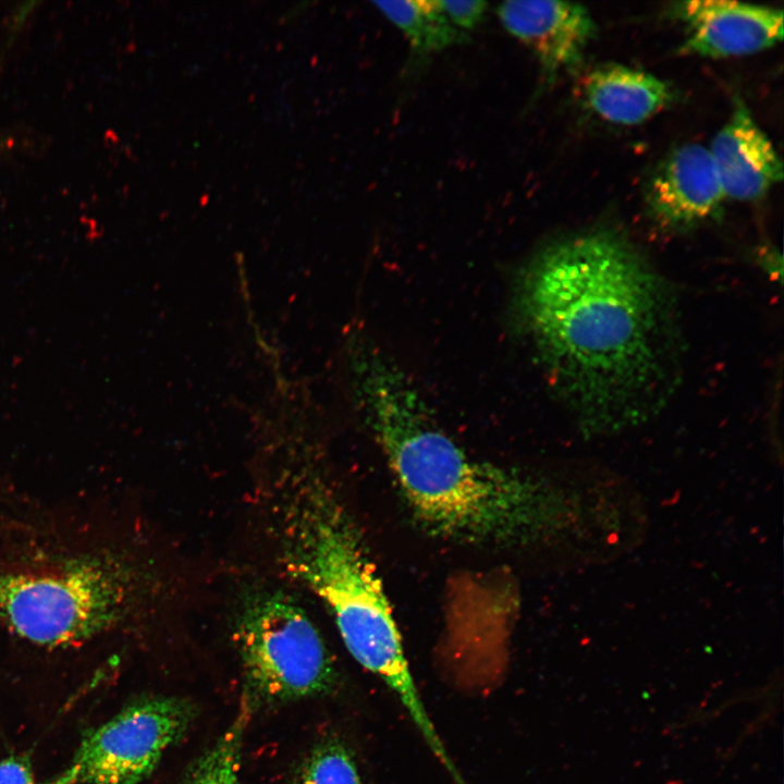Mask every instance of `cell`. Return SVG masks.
Masks as SVG:
<instances>
[{
  "label": "cell",
  "mask_w": 784,
  "mask_h": 784,
  "mask_svg": "<svg viewBox=\"0 0 784 784\" xmlns=\"http://www.w3.org/2000/svg\"><path fill=\"white\" fill-rule=\"evenodd\" d=\"M342 366L352 409L427 531L468 543L558 547L584 566L616 552L626 502L612 471L584 464L554 478L471 456L438 424L405 369L366 334L344 344Z\"/></svg>",
  "instance_id": "obj_1"
},
{
  "label": "cell",
  "mask_w": 784,
  "mask_h": 784,
  "mask_svg": "<svg viewBox=\"0 0 784 784\" xmlns=\"http://www.w3.org/2000/svg\"><path fill=\"white\" fill-rule=\"evenodd\" d=\"M514 311L586 434L647 421L677 383L673 291L617 228L542 247L516 280Z\"/></svg>",
  "instance_id": "obj_2"
},
{
  "label": "cell",
  "mask_w": 784,
  "mask_h": 784,
  "mask_svg": "<svg viewBox=\"0 0 784 784\" xmlns=\"http://www.w3.org/2000/svg\"><path fill=\"white\" fill-rule=\"evenodd\" d=\"M284 559L290 572L328 607L345 647L400 698L430 747L440 739L416 687L389 601L347 516L313 491L287 519Z\"/></svg>",
  "instance_id": "obj_3"
},
{
  "label": "cell",
  "mask_w": 784,
  "mask_h": 784,
  "mask_svg": "<svg viewBox=\"0 0 784 784\" xmlns=\"http://www.w3.org/2000/svg\"><path fill=\"white\" fill-rule=\"evenodd\" d=\"M144 592L142 571L115 552L0 564V623L36 646H72L130 618Z\"/></svg>",
  "instance_id": "obj_4"
},
{
  "label": "cell",
  "mask_w": 784,
  "mask_h": 784,
  "mask_svg": "<svg viewBox=\"0 0 784 784\" xmlns=\"http://www.w3.org/2000/svg\"><path fill=\"white\" fill-rule=\"evenodd\" d=\"M235 642L252 709L321 696L336 685L338 673L319 632L282 593L265 592L247 602Z\"/></svg>",
  "instance_id": "obj_5"
},
{
  "label": "cell",
  "mask_w": 784,
  "mask_h": 784,
  "mask_svg": "<svg viewBox=\"0 0 784 784\" xmlns=\"http://www.w3.org/2000/svg\"><path fill=\"white\" fill-rule=\"evenodd\" d=\"M197 716L186 698L138 700L87 733L70 763L45 784H139Z\"/></svg>",
  "instance_id": "obj_6"
},
{
  "label": "cell",
  "mask_w": 784,
  "mask_h": 784,
  "mask_svg": "<svg viewBox=\"0 0 784 784\" xmlns=\"http://www.w3.org/2000/svg\"><path fill=\"white\" fill-rule=\"evenodd\" d=\"M685 27L682 53L705 58L750 54L783 38V11L727 0H689L673 8Z\"/></svg>",
  "instance_id": "obj_7"
},
{
  "label": "cell",
  "mask_w": 784,
  "mask_h": 784,
  "mask_svg": "<svg viewBox=\"0 0 784 784\" xmlns=\"http://www.w3.org/2000/svg\"><path fill=\"white\" fill-rule=\"evenodd\" d=\"M725 198L710 151L699 144L674 149L646 189L649 215L662 228L675 231L715 217Z\"/></svg>",
  "instance_id": "obj_8"
},
{
  "label": "cell",
  "mask_w": 784,
  "mask_h": 784,
  "mask_svg": "<svg viewBox=\"0 0 784 784\" xmlns=\"http://www.w3.org/2000/svg\"><path fill=\"white\" fill-rule=\"evenodd\" d=\"M505 29L526 45L548 81L575 70L597 34L589 11L565 1H505L497 9Z\"/></svg>",
  "instance_id": "obj_9"
},
{
  "label": "cell",
  "mask_w": 784,
  "mask_h": 784,
  "mask_svg": "<svg viewBox=\"0 0 784 784\" xmlns=\"http://www.w3.org/2000/svg\"><path fill=\"white\" fill-rule=\"evenodd\" d=\"M708 149L726 197L756 200L783 179L780 157L742 100Z\"/></svg>",
  "instance_id": "obj_10"
},
{
  "label": "cell",
  "mask_w": 784,
  "mask_h": 784,
  "mask_svg": "<svg viewBox=\"0 0 784 784\" xmlns=\"http://www.w3.org/2000/svg\"><path fill=\"white\" fill-rule=\"evenodd\" d=\"M583 96L596 115L620 125L640 124L674 99L671 86L664 81L616 63L591 70L584 79Z\"/></svg>",
  "instance_id": "obj_11"
},
{
  "label": "cell",
  "mask_w": 784,
  "mask_h": 784,
  "mask_svg": "<svg viewBox=\"0 0 784 784\" xmlns=\"http://www.w3.org/2000/svg\"><path fill=\"white\" fill-rule=\"evenodd\" d=\"M375 5L418 53L441 51L462 42L466 35L449 22L438 1H377Z\"/></svg>",
  "instance_id": "obj_12"
},
{
  "label": "cell",
  "mask_w": 784,
  "mask_h": 784,
  "mask_svg": "<svg viewBox=\"0 0 784 784\" xmlns=\"http://www.w3.org/2000/svg\"><path fill=\"white\" fill-rule=\"evenodd\" d=\"M252 710L243 696L234 721L217 742L187 768L179 784H242L241 749Z\"/></svg>",
  "instance_id": "obj_13"
},
{
  "label": "cell",
  "mask_w": 784,
  "mask_h": 784,
  "mask_svg": "<svg viewBox=\"0 0 784 784\" xmlns=\"http://www.w3.org/2000/svg\"><path fill=\"white\" fill-rule=\"evenodd\" d=\"M297 784H360L353 752L339 739L322 740L304 760Z\"/></svg>",
  "instance_id": "obj_14"
},
{
  "label": "cell",
  "mask_w": 784,
  "mask_h": 784,
  "mask_svg": "<svg viewBox=\"0 0 784 784\" xmlns=\"http://www.w3.org/2000/svg\"><path fill=\"white\" fill-rule=\"evenodd\" d=\"M438 4L449 22L457 29H473L485 17L487 2L469 1H438Z\"/></svg>",
  "instance_id": "obj_15"
},
{
  "label": "cell",
  "mask_w": 784,
  "mask_h": 784,
  "mask_svg": "<svg viewBox=\"0 0 784 784\" xmlns=\"http://www.w3.org/2000/svg\"><path fill=\"white\" fill-rule=\"evenodd\" d=\"M0 784H36L29 762L21 757L0 760Z\"/></svg>",
  "instance_id": "obj_16"
},
{
  "label": "cell",
  "mask_w": 784,
  "mask_h": 784,
  "mask_svg": "<svg viewBox=\"0 0 784 784\" xmlns=\"http://www.w3.org/2000/svg\"><path fill=\"white\" fill-rule=\"evenodd\" d=\"M307 4H308V3H305V2L299 3V5H297L296 8H293V10H291L289 13H286V15L283 16V20H284L285 22H287V21H290L291 19L297 16L298 13L305 11Z\"/></svg>",
  "instance_id": "obj_17"
}]
</instances>
